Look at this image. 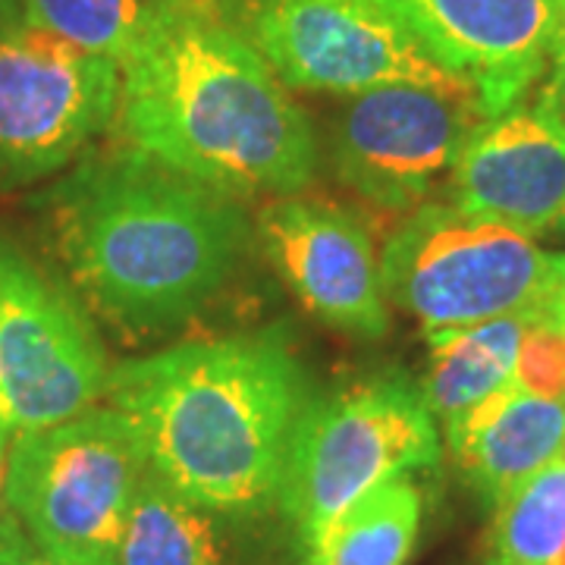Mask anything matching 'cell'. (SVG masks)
<instances>
[{"label": "cell", "mask_w": 565, "mask_h": 565, "mask_svg": "<svg viewBox=\"0 0 565 565\" xmlns=\"http://www.w3.org/2000/svg\"><path fill=\"white\" fill-rule=\"evenodd\" d=\"M122 141L233 199L292 195L315 173V136L221 0H154L120 61Z\"/></svg>", "instance_id": "6da1fadb"}, {"label": "cell", "mask_w": 565, "mask_h": 565, "mask_svg": "<svg viewBox=\"0 0 565 565\" xmlns=\"http://www.w3.org/2000/svg\"><path fill=\"white\" fill-rule=\"evenodd\" d=\"M104 399L132 424L148 471L185 503L262 515L277 505L311 386L286 340L258 333L117 364Z\"/></svg>", "instance_id": "7a4b0ae2"}, {"label": "cell", "mask_w": 565, "mask_h": 565, "mask_svg": "<svg viewBox=\"0 0 565 565\" xmlns=\"http://www.w3.org/2000/svg\"><path fill=\"white\" fill-rule=\"evenodd\" d=\"M47 221L70 280L129 333L189 321L248 245L233 195L129 141L63 177L47 195Z\"/></svg>", "instance_id": "3957f363"}, {"label": "cell", "mask_w": 565, "mask_h": 565, "mask_svg": "<svg viewBox=\"0 0 565 565\" xmlns=\"http://www.w3.org/2000/svg\"><path fill=\"white\" fill-rule=\"evenodd\" d=\"M440 462L437 418L405 377H381L308 405L286 456L277 505L302 563L374 487Z\"/></svg>", "instance_id": "277c9868"}, {"label": "cell", "mask_w": 565, "mask_h": 565, "mask_svg": "<svg viewBox=\"0 0 565 565\" xmlns=\"http://www.w3.org/2000/svg\"><path fill=\"white\" fill-rule=\"evenodd\" d=\"M563 277L565 252H546L522 230L456 204H422L381 255L384 299L412 311L424 330L505 315L534 321Z\"/></svg>", "instance_id": "5b68a950"}, {"label": "cell", "mask_w": 565, "mask_h": 565, "mask_svg": "<svg viewBox=\"0 0 565 565\" xmlns=\"http://www.w3.org/2000/svg\"><path fill=\"white\" fill-rule=\"evenodd\" d=\"M148 465L117 408L10 437L7 503L32 544L63 559L117 565L122 527Z\"/></svg>", "instance_id": "8992f818"}, {"label": "cell", "mask_w": 565, "mask_h": 565, "mask_svg": "<svg viewBox=\"0 0 565 565\" xmlns=\"http://www.w3.org/2000/svg\"><path fill=\"white\" fill-rule=\"evenodd\" d=\"M110 364L82 302L0 233V430L70 422L104 399Z\"/></svg>", "instance_id": "52a82bcc"}, {"label": "cell", "mask_w": 565, "mask_h": 565, "mask_svg": "<svg viewBox=\"0 0 565 565\" xmlns=\"http://www.w3.org/2000/svg\"><path fill=\"white\" fill-rule=\"evenodd\" d=\"M282 85L362 95L396 82L471 85L374 0H221Z\"/></svg>", "instance_id": "ba28073f"}, {"label": "cell", "mask_w": 565, "mask_h": 565, "mask_svg": "<svg viewBox=\"0 0 565 565\" xmlns=\"http://www.w3.org/2000/svg\"><path fill=\"white\" fill-rule=\"evenodd\" d=\"M120 63L41 29L0 25V185L63 170L117 122Z\"/></svg>", "instance_id": "9c48e42d"}, {"label": "cell", "mask_w": 565, "mask_h": 565, "mask_svg": "<svg viewBox=\"0 0 565 565\" xmlns=\"http://www.w3.org/2000/svg\"><path fill=\"white\" fill-rule=\"evenodd\" d=\"M490 114L475 85L396 82L352 95L333 129L340 180L367 202L408 211L430 192Z\"/></svg>", "instance_id": "30bf717a"}, {"label": "cell", "mask_w": 565, "mask_h": 565, "mask_svg": "<svg viewBox=\"0 0 565 565\" xmlns=\"http://www.w3.org/2000/svg\"><path fill=\"white\" fill-rule=\"evenodd\" d=\"M468 79L490 117L522 104L544 79L563 0H374Z\"/></svg>", "instance_id": "8fae6325"}, {"label": "cell", "mask_w": 565, "mask_h": 565, "mask_svg": "<svg viewBox=\"0 0 565 565\" xmlns=\"http://www.w3.org/2000/svg\"><path fill=\"white\" fill-rule=\"evenodd\" d=\"M262 245L308 311L364 340L384 337L381 262L362 223L337 204L277 199L258 221Z\"/></svg>", "instance_id": "7c38bea8"}, {"label": "cell", "mask_w": 565, "mask_h": 565, "mask_svg": "<svg viewBox=\"0 0 565 565\" xmlns=\"http://www.w3.org/2000/svg\"><path fill=\"white\" fill-rule=\"evenodd\" d=\"M452 204L537 236L565 221V129L537 107L490 117L452 163Z\"/></svg>", "instance_id": "4fadbf2b"}, {"label": "cell", "mask_w": 565, "mask_h": 565, "mask_svg": "<svg viewBox=\"0 0 565 565\" xmlns=\"http://www.w3.org/2000/svg\"><path fill=\"white\" fill-rule=\"evenodd\" d=\"M446 424V446L462 481L490 509L565 449V399L500 386Z\"/></svg>", "instance_id": "5bb4252c"}, {"label": "cell", "mask_w": 565, "mask_h": 565, "mask_svg": "<svg viewBox=\"0 0 565 565\" xmlns=\"http://www.w3.org/2000/svg\"><path fill=\"white\" fill-rule=\"evenodd\" d=\"M527 323L531 318L525 315H505L493 321L427 330L430 362L422 396L434 418L449 422L512 381Z\"/></svg>", "instance_id": "9a60e30c"}, {"label": "cell", "mask_w": 565, "mask_h": 565, "mask_svg": "<svg viewBox=\"0 0 565 565\" xmlns=\"http://www.w3.org/2000/svg\"><path fill=\"white\" fill-rule=\"evenodd\" d=\"M418 531L422 493L408 478H393L349 505L302 565H405Z\"/></svg>", "instance_id": "2e32d148"}, {"label": "cell", "mask_w": 565, "mask_h": 565, "mask_svg": "<svg viewBox=\"0 0 565 565\" xmlns=\"http://www.w3.org/2000/svg\"><path fill=\"white\" fill-rule=\"evenodd\" d=\"M117 565H221L211 512L185 503L145 471L122 527Z\"/></svg>", "instance_id": "e0dca14e"}, {"label": "cell", "mask_w": 565, "mask_h": 565, "mask_svg": "<svg viewBox=\"0 0 565 565\" xmlns=\"http://www.w3.org/2000/svg\"><path fill=\"white\" fill-rule=\"evenodd\" d=\"M490 565H565V456L534 471L493 509Z\"/></svg>", "instance_id": "ac0fdd59"}, {"label": "cell", "mask_w": 565, "mask_h": 565, "mask_svg": "<svg viewBox=\"0 0 565 565\" xmlns=\"http://www.w3.org/2000/svg\"><path fill=\"white\" fill-rule=\"evenodd\" d=\"M151 10L154 0H0V25L41 29L120 63Z\"/></svg>", "instance_id": "d6986e66"}, {"label": "cell", "mask_w": 565, "mask_h": 565, "mask_svg": "<svg viewBox=\"0 0 565 565\" xmlns=\"http://www.w3.org/2000/svg\"><path fill=\"white\" fill-rule=\"evenodd\" d=\"M512 384L534 396L565 399V333L550 323L531 321L519 349Z\"/></svg>", "instance_id": "ffe728a7"}, {"label": "cell", "mask_w": 565, "mask_h": 565, "mask_svg": "<svg viewBox=\"0 0 565 565\" xmlns=\"http://www.w3.org/2000/svg\"><path fill=\"white\" fill-rule=\"evenodd\" d=\"M7 452H10V437L0 430V565H7L17 553L32 544V537L20 525L17 512L7 503Z\"/></svg>", "instance_id": "44dd1931"}, {"label": "cell", "mask_w": 565, "mask_h": 565, "mask_svg": "<svg viewBox=\"0 0 565 565\" xmlns=\"http://www.w3.org/2000/svg\"><path fill=\"white\" fill-rule=\"evenodd\" d=\"M534 107L565 129V57H556L546 70Z\"/></svg>", "instance_id": "7402d4cb"}, {"label": "cell", "mask_w": 565, "mask_h": 565, "mask_svg": "<svg viewBox=\"0 0 565 565\" xmlns=\"http://www.w3.org/2000/svg\"><path fill=\"white\" fill-rule=\"evenodd\" d=\"M534 321L550 323V327H556V330H563L565 333V277L563 282L553 289V296L546 299V305L541 308V315H537Z\"/></svg>", "instance_id": "603a6c76"}, {"label": "cell", "mask_w": 565, "mask_h": 565, "mask_svg": "<svg viewBox=\"0 0 565 565\" xmlns=\"http://www.w3.org/2000/svg\"><path fill=\"white\" fill-rule=\"evenodd\" d=\"M7 565H92V563H76V559H63V556H51L35 544H29L22 553H17Z\"/></svg>", "instance_id": "cb8c5ba5"}, {"label": "cell", "mask_w": 565, "mask_h": 565, "mask_svg": "<svg viewBox=\"0 0 565 565\" xmlns=\"http://www.w3.org/2000/svg\"><path fill=\"white\" fill-rule=\"evenodd\" d=\"M556 57H565V0H563V13H559V29H556V44H553V61H556Z\"/></svg>", "instance_id": "d4e9b609"}, {"label": "cell", "mask_w": 565, "mask_h": 565, "mask_svg": "<svg viewBox=\"0 0 565 565\" xmlns=\"http://www.w3.org/2000/svg\"><path fill=\"white\" fill-rule=\"evenodd\" d=\"M559 230H565V221H563V223H559Z\"/></svg>", "instance_id": "484cf974"}, {"label": "cell", "mask_w": 565, "mask_h": 565, "mask_svg": "<svg viewBox=\"0 0 565 565\" xmlns=\"http://www.w3.org/2000/svg\"><path fill=\"white\" fill-rule=\"evenodd\" d=\"M478 565H490V563H478Z\"/></svg>", "instance_id": "4316f807"}, {"label": "cell", "mask_w": 565, "mask_h": 565, "mask_svg": "<svg viewBox=\"0 0 565 565\" xmlns=\"http://www.w3.org/2000/svg\"><path fill=\"white\" fill-rule=\"evenodd\" d=\"M563 456H565V449H563Z\"/></svg>", "instance_id": "83f0119b"}]
</instances>
